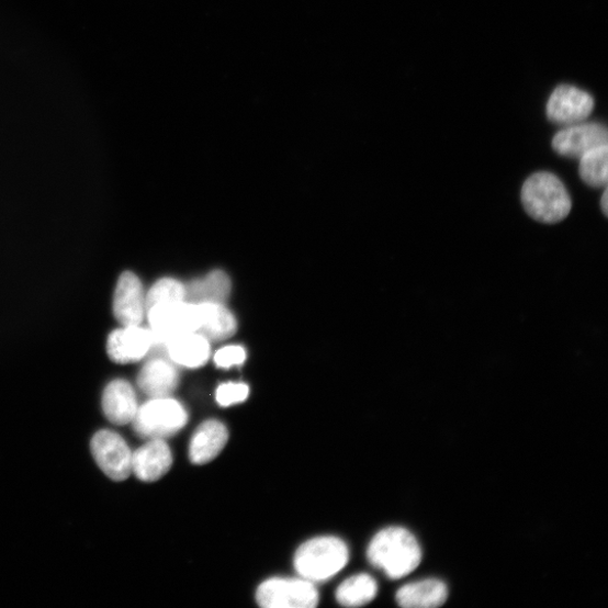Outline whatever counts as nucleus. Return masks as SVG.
<instances>
[{
  "mask_svg": "<svg viewBox=\"0 0 608 608\" xmlns=\"http://www.w3.org/2000/svg\"><path fill=\"white\" fill-rule=\"evenodd\" d=\"M368 560L390 579H401L420 564L423 552L413 533L399 527L380 531L370 542Z\"/></svg>",
  "mask_w": 608,
  "mask_h": 608,
  "instance_id": "nucleus-1",
  "label": "nucleus"
},
{
  "mask_svg": "<svg viewBox=\"0 0 608 608\" xmlns=\"http://www.w3.org/2000/svg\"><path fill=\"white\" fill-rule=\"evenodd\" d=\"M349 560V547L341 539L317 537L299 547L293 566L299 577L316 584L334 578Z\"/></svg>",
  "mask_w": 608,
  "mask_h": 608,
  "instance_id": "nucleus-2",
  "label": "nucleus"
},
{
  "mask_svg": "<svg viewBox=\"0 0 608 608\" xmlns=\"http://www.w3.org/2000/svg\"><path fill=\"white\" fill-rule=\"evenodd\" d=\"M522 203L532 219L548 225L566 219L573 205L566 187L548 171L533 173L526 181Z\"/></svg>",
  "mask_w": 608,
  "mask_h": 608,
  "instance_id": "nucleus-3",
  "label": "nucleus"
},
{
  "mask_svg": "<svg viewBox=\"0 0 608 608\" xmlns=\"http://www.w3.org/2000/svg\"><path fill=\"white\" fill-rule=\"evenodd\" d=\"M187 408L169 397L151 398L139 407L134 428L139 437L148 440H165L177 436L188 424Z\"/></svg>",
  "mask_w": 608,
  "mask_h": 608,
  "instance_id": "nucleus-4",
  "label": "nucleus"
},
{
  "mask_svg": "<svg viewBox=\"0 0 608 608\" xmlns=\"http://www.w3.org/2000/svg\"><path fill=\"white\" fill-rule=\"evenodd\" d=\"M319 599L316 585L301 577L269 578L256 590V601L264 608H315Z\"/></svg>",
  "mask_w": 608,
  "mask_h": 608,
  "instance_id": "nucleus-5",
  "label": "nucleus"
},
{
  "mask_svg": "<svg viewBox=\"0 0 608 608\" xmlns=\"http://www.w3.org/2000/svg\"><path fill=\"white\" fill-rule=\"evenodd\" d=\"M154 346H164L173 337L196 333L198 306L188 302L160 304L147 312Z\"/></svg>",
  "mask_w": 608,
  "mask_h": 608,
  "instance_id": "nucleus-6",
  "label": "nucleus"
},
{
  "mask_svg": "<svg viewBox=\"0 0 608 608\" xmlns=\"http://www.w3.org/2000/svg\"><path fill=\"white\" fill-rule=\"evenodd\" d=\"M92 454L101 470L114 482H123L133 473V452L119 434L101 430L91 443Z\"/></svg>",
  "mask_w": 608,
  "mask_h": 608,
  "instance_id": "nucleus-7",
  "label": "nucleus"
},
{
  "mask_svg": "<svg viewBox=\"0 0 608 608\" xmlns=\"http://www.w3.org/2000/svg\"><path fill=\"white\" fill-rule=\"evenodd\" d=\"M594 109V99L575 86L556 87L549 99L547 114L556 124H576L586 120Z\"/></svg>",
  "mask_w": 608,
  "mask_h": 608,
  "instance_id": "nucleus-8",
  "label": "nucleus"
},
{
  "mask_svg": "<svg viewBox=\"0 0 608 608\" xmlns=\"http://www.w3.org/2000/svg\"><path fill=\"white\" fill-rule=\"evenodd\" d=\"M114 315L123 326H139L146 316V295L139 278L123 273L116 284L113 303Z\"/></svg>",
  "mask_w": 608,
  "mask_h": 608,
  "instance_id": "nucleus-9",
  "label": "nucleus"
},
{
  "mask_svg": "<svg viewBox=\"0 0 608 608\" xmlns=\"http://www.w3.org/2000/svg\"><path fill=\"white\" fill-rule=\"evenodd\" d=\"M607 128L599 123H585L561 130L553 140V149L561 156L581 158L586 153L607 145Z\"/></svg>",
  "mask_w": 608,
  "mask_h": 608,
  "instance_id": "nucleus-10",
  "label": "nucleus"
},
{
  "mask_svg": "<svg viewBox=\"0 0 608 608\" xmlns=\"http://www.w3.org/2000/svg\"><path fill=\"white\" fill-rule=\"evenodd\" d=\"M153 347L151 330L140 325L117 329L108 339L109 357L119 364L139 362L147 357Z\"/></svg>",
  "mask_w": 608,
  "mask_h": 608,
  "instance_id": "nucleus-11",
  "label": "nucleus"
},
{
  "mask_svg": "<svg viewBox=\"0 0 608 608\" xmlns=\"http://www.w3.org/2000/svg\"><path fill=\"white\" fill-rule=\"evenodd\" d=\"M228 441L229 430L223 421L205 420L196 428L190 441V461L198 465L211 462L223 452Z\"/></svg>",
  "mask_w": 608,
  "mask_h": 608,
  "instance_id": "nucleus-12",
  "label": "nucleus"
},
{
  "mask_svg": "<svg viewBox=\"0 0 608 608\" xmlns=\"http://www.w3.org/2000/svg\"><path fill=\"white\" fill-rule=\"evenodd\" d=\"M172 453L165 440H150L133 453V473L144 483H155L170 470Z\"/></svg>",
  "mask_w": 608,
  "mask_h": 608,
  "instance_id": "nucleus-13",
  "label": "nucleus"
},
{
  "mask_svg": "<svg viewBox=\"0 0 608 608\" xmlns=\"http://www.w3.org/2000/svg\"><path fill=\"white\" fill-rule=\"evenodd\" d=\"M102 404L106 418L115 425L133 423L139 409L136 391L125 380H114L106 386Z\"/></svg>",
  "mask_w": 608,
  "mask_h": 608,
  "instance_id": "nucleus-14",
  "label": "nucleus"
},
{
  "mask_svg": "<svg viewBox=\"0 0 608 608\" xmlns=\"http://www.w3.org/2000/svg\"><path fill=\"white\" fill-rule=\"evenodd\" d=\"M165 349L169 360L188 369L204 367L211 356L210 341L198 333L171 338Z\"/></svg>",
  "mask_w": 608,
  "mask_h": 608,
  "instance_id": "nucleus-15",
  "label": "nucleus"
},
{
  "mask_svg": "<svg viewBox=\"0 0 608 608\" xmlns=\"http://www.w3.org/2000/svg\"><path fill=\"white\" fill-rule=\"evenodd\" d=\"M180 383L176 367L165 359L149 361L138 375V385L150 398L169 397Z\"/></svg>",
  "mask_w": 608,
  "mask_h": 608,
  "instance_id": "nucleus-16",
  "label": "nucleus"
},
{
  "mask_svg": "<svg viewBox=\"0 0 608 608\" xmlns=\"http://www.w3.org/2000/svg\"><path fill=\"white\" fill-rule=\"evenodd\" d=\"M185 285V302L195 304H225L232 292V281L227 273L213 271L204 278Z\"/></svg>",
  "mask_w": 608,
  "mask_h": 608,
  "instance_id": "nucleus-17",
  "label": "nucleus"
},
{
  "mask_svg": "<svg viewBox=\"0 0 608 608\" xmlns=\"http://www.w3.org/2000/svg\"><path fill=\"white\" fill-rule=\"evenodd\" d=\"M196 333L211 341H223L237 331V320L225 304H200Z\"/></svg>",
  "mask_w": 608,
  "mask_h": 608,
  "instance_id": "nucleus-18",
  "label": "nucleus"
},
{
  "mask_svg": "<svg viewBox=\"0 0 608 608\" xmlns=\"http://www.w3.org/2000/svg\"><path fill=\"white\" fill-rule=\"evenodd\" d=\"M447 585L439 579H425L402 587L396 599L399 606L406 608L440 607L448 600Z\"/></svg>",
  "mask_w": 608,
  "mask_h": 608,
  "instance_id": "nucleus-19",
  "label": "nucleus"
},
{
  "mask_svg": "<svg viewBox=\"0 0 608 608\" xmlns=\"http://www.w3.org/2000/svg\"><path fill=\"white\" fill-rule=\"evenodd\" d=\"M376 594V581L368 574H359L347 578L338 586L336 599L345 607H361L371 603Z\"/></svg>",
  "mask_w": 608,
  "mask_h": 608,
  "instance_id": "nucleus-20",
  "label": "nucleus"
},
{
  "mask_svg": "<svg viewBox=\"0 0 608 608\" xmlns=\"http://www.w3.org/2000/svg\"><path fill=\"white\" fill-rule=\"evenodd\" d=\"M608 146L595 148L582 156L579 173L582 180L590 188L607 187L608 179Z\"/></svg>",
  "mask_w": 608,
  "mask_h": 608,
  "instance_id": "nucleus-21",
  "label": "nucleus"
},
{
  "mask_svg": "<svg viewBox=\"0 0 608 608\" xmlns=\"http://www.w3.org/2000/svg\"><path fill=\"white\" fill-rule=\"evenodd\" d=\"M177 302H185V285L176 279H162L146 295V314L160 304Z\"/></svg>",
  "mask_w": 608,
  "mask_h": 608,
  "instance_id": "nucleus-22",
  "label": "nucleus"
},
{
  "mask_svg": "<svg viewBox=\"0 0 608 608\" xmlns=\"http://www.w3.org/2000/svg\"><path fill=\"white\" fill-rule=\"evenodd\" d=\"M250 395V389L243 382H227L215 391V401L222 407H232L245 403Z\"/></svg>",
  "mask_w": 608,
  "mask_h": 608,
  "instance_id": "nucleus-23",
  "label": "nucleus"
},
{
  "mask_svg": "<svg viewBox=\"0 0 608 608\" xmlns=\"http://www.w3.org/2000/svg\"><path fill=\"white\" fill-rule=\"evenodd\" d=\"M247 353L243 346L230 345L224 347L214 354L213 361L216 367L221 369H230L234 367H240L245 363Z\"/></svg>",
  "mask_w": 608,
  "mask_h": 608,
  "instance_id": "nucleus-24",
  "label": "nucleus"
},
{
  "mask_svg": "<svg viewBox=\"0 0 608 608\" xmlns=\"http://www.w3.org/2000/svg\"><path fill=\"white\" fill-rule=\"evenodd\" d=\"M600 206H601L604 215L607 216V212H608V192H607L606 188H605V191H604L603 196L600 199Z\"/></svg>",
  "mask_w": 608,
  "mask_h": 608,
  "instance_id": "nucleus-25",
  "label": "nucleus"
}]
</instances>
